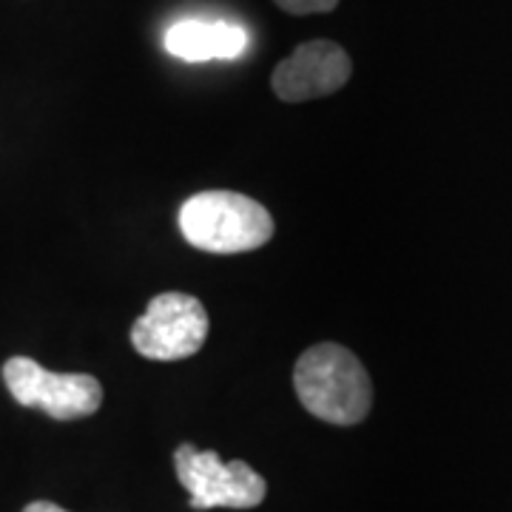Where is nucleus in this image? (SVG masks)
Instances as JSON below:
<instances>
[{
  "label": "nucleus",
  "mask_w": 512,
  "mask_h": 512,
  "mask_svg": "<svg viewBox=\"0 0 512 512\" xmlns=\"http://www.w3.org/2000/svg\"><path fill=\"white\" fill-rule=\"evenodd\" d=\"M293 387L311 416L339 427L365 421L373 407V382L365 365L336 342L313 345L299 356Z\"/></svg>",
  "instance_id": "nucleus-1"
},
{
  "label": "nucleus",
  "mask_w": 512,
  "mask_h": 512,
  "mask_svg": "<svg viewBox=\"0 0 512 512\" xmlns=\"http://www.w3.org/2000/svg\"><path fill=\"white\" fill-rule=\"evenodd\" d=\"M208 339V313L200 299L180 291L157 293L131 328V345L151 362H180Z\"/></svg>",
  "instance_id": "nucleus-5"
},
{
  "label": "nucleus",
  "mask_w": 512,
  "mask_h": 512,
  "mask_svg": "<svg viewBox=\"0 0 512 512\" xmlns=\"http://www.w3.org/2000/svg\"><path fill=\"white\" fill-rule=\"evenodd\" d=\"M23 512H69V510L57 507V504H52V501H32V504H29Z\"/></svg>",
  "instance_id": "nucleus-9"
},
{
  "label": "nucleus",
  "mask_w": 512,
  "mask_h": 512,
  "mask_svg": "<svg viewBox=\"0 0 512 512\" xmlns=\"http://www.w3.org/2000/svg\"><path fill=\"white\" fill-rule=\"evenodd\" d=\"M248 49V32L228 20H177L165 32V52L185 63L237 60Z\"/></svg>",
  "instance_id": "nucleus-7"
},
{
  "label": "nucleus",
  "mask_w": 512,
  "mask_h": 512,
  "mask_svg": "<svg viewBox=\"0 0 512 512\" xmlns=\"http://www.w3.org/2000/svg\"><path fill=\"white\" fill-rule=\"evenodd\" d=\"M274 3L291 15H319V12L336 9L339 0H274Z\"/></svg>",
  "instance_id": "nucleus-8"
},
{
  "label": "nucleus",
  "mask_w": 512,
  "mask_h": 512,
  "mask_svg": "<svg viewBox=\"0 0 512 512\" xmlns=\"http://www.w3.org/2000/svg\"><path fill=\"white\" fill-rule=\"evenodd\" d=\"M3 382L23 407L43 410L57 421L94 416L103 404V384L89 373H52L35 359L12 356L3 365Z\"/></svg>",
  "instance_id": "nucleus-4"
},
{
  "label": "nucleus",
  "mask_w": 512,
  "mask_h": 512,
  "mask_svg": "<svg viewBox=\"0 0 512 512\" xmlns=\"http://www.w3.org/2000/svg\"><path fill=\"white\" fill-rule=\"evenodd\" d=\"M177 478L191 495L194 510H251L265 501L268 484L245 461H222L214 450H197L194 444H180L174 453Z\"/></svg>",
  "instance_id": "nucleus-3"
},
{
  "label": "nucleus",
  "mask_w": 512,
  "mask_h": 512,
  "mask_svg": "<svg viewBox=\"0 0 512 512\" xmlns=\"http://www.w3.org/2000/svg\"><path fill=\"white\" fill-rule=\"evenodd\" d=\"M180 231L205 254H248L274 237V220L262 202L237 191H202L183 202Z\"/></svg>",
  "instance_id": "nucleus-2"
},
{
  "label": "nucleus",
  "mask_w": 512,
  "mask_h": 512,
  "mask_svg": "<svg viewBox=\"0 0 512 512\" xmlns=\"http://www.w3.org/2000/svg\"><path fill=\"white\" fill-rule=\"evenodd\" d=\"M353 63L339 43L311 40L296 46L291 57H285L274 69L271 86L285 103H305L316 97L339 92L350 80Z\"/></svg>",
  "instance_id": "nucleus-6"
}]
</instances>
